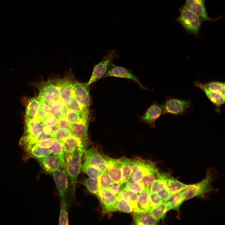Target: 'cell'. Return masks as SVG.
<instances>
[{"label": "cell", "mask_w": 225, "mask_h": 225, "mask_svg": "<svg viewBox=\"0 0 225 225\" xmlns=\"http://www.w3.org/2000/svg\"><path fill=\"white\" fill-rule=\"evenodd\" d=\"M85 147L77 148L74 153L65 159L66 168L71 182V193L75 195L77 178L82 168V160L85 151Z\"/></svg>", "instance_id": "obj_1"}, {"label": "cell", "mask_w": 225, "mask_h": 225, "mask_svg": "<svg viewBox=\"0 0 225 225\" xmlns=\"http://www.w3.org/2000/svg\"><path fill=\"white\" fill-rule=\"evenodd\" d=\"M179 15L176 21L188 32L198 35L202 23L200 18L184 5L179 8Z\"/></svg>", "instance_id": "obj_2"}, {"label": "cell", "mask_w": 225, "mask_h": 225, "mask_svg": "<svg viewBox=\"0 0 225 225\" xmlns=\"http://www.w3.org/2000/svg\"><path fill=\"white\" fill-rule=\"evenodd\" d=\"M31 85L38 90V96L49 106L53 102L59 98L57 78L32 82Z\"/></svg>", "instance_id": "obj_3"}, {"label": "cell", "mask_w": 225, "mask_h": 225, "mask_svg": "<svg viewBox=\"0 0 225 225\" xmlns=\"http://www.w3.org/2000/svg\"><path fill=\"white\" fill-rule=\"evenodd\" d=\"M212 175L210 173L202 180L194 184L187 185L181 190L185 200H188L197 196H203L213 190L211 182Z\"/></svg>", "instance_id": "obj_4"}, {"label": "cell", "mask_w": 225, "mask_h": 225, "mask_svg": "<svg viewBox=\"0 0 225 225\" xmlns=\"http://www.w3.org/2000/svg\"><path fill=\"white\" fill-rule=\"evenodd\" d=\"M157 168L155 163L151 160L138 158L132 159L131 179L140 182L145 175Z\"/></svg>", "instance_id": "obj_5"}, {"label": "cell", "mask_w": 225, "mask_h": 225, "mask_svg": "<svg viewBox=\"0 0 225 225\" xmlns=\"http://www.w3.org/2000/svg\"><path fill=\"white\" fill-rule=\"evenodd\" d=\"M192 103L190 100L168 98L162 105L163 114L169 113L180 115L190 108Z\"/></svg>", "instance_id": "obj_6"}, {"label": "cell", "mask_w": 225, "mask_h": 225, "mask_svg": "<svg viewBox=\"0 0 225 225\" xmlns=\"http://www.w3.org/2000/svg\"><path fill=\"white\" fill-rule=\"evenodd\" d=\"M117 56L115 50L111 51L105 56L102 60L94 67L88 84L90 85L102 77L107 72L111 62Z\"/></svg>", "instance_id": "obj_7"}, {"label": "cell", "mask_w": 225, "mask_h": 225, "mask_svg": "<svg viewBox=\"0 0 225 225\" xmlns=\"http://www.w3.org/2000/svg\"><path fill=\"white\" fill-rule=\"evenodd\" d=\"M205 0H186L185 7L197 15L202 23L204 22H214L218 20L212 18L208 14L205 7Z\"/></svg>", "instance_id": "obj_8"}, {"label": "cell", "mask_w": 225, "mask_h": 225, "mask_svg": "<svg viewBox=\"0 0 225 225\" xmlns=\"http://www.w3.org/2000/svg\"><path fill=\"white\" fill-rule=\"evenodd\" d=\"M84 153V162L97 167L102 172L106 170V155L101 154L94 147L85 150Z\"/></svg>", "instance_id": "obj_9"}, {"label": "cell", "mask_w": 225, "mask_h": 225, "mask_svg": "<svg viewBox=\"0 0 225 225\" xmlns=\"http://www.w3.org/2000/svg\"><path fill=\"white\" fill-rule=\"evenodd\" d=\"M90 85L87 82H81L76 80L73 88V97L82 105L88 107L90 103Z\"/></svg>", "instance_id": "obj_10"}, {"label": "cell", "mask_w": 225, "mask_h": 225, "mask_svg": "<svg viewBox=\"0 0 225 225\" xmlns=\"http://www.w3.org/2000/svg\"><path fill=\"white\" fill-rule=\"evenodd\" d=\"M100 201L104 213L114 211L117 196L107 188L99 189L97 195Z\"/></svg>", "instance_id": "obj_11"}, {"label": "cell", "mask_w": 225, "mask_h": 225, "mask_svg": "<svg viewBox=\"0 0 225 225\" xmlns=\"http://www.w3.org/2000/svg\"><path fill=\"white\" fill-rule=\"evenodd\" d=\"M51 174L61 199H65L68 188V174L66 169L61 168Z\"/></svg>", "instance_id": "obj_12"}, {"label": "cell", "mask_w": 225, "mask_h": 225, "mask_svg": "<svg viewBox=\"0 0 225 225\" xmlns=\"http://www.w3.org/2000/svg\"><path fill=\"white\" fill-rule=\"evenodd\" d=\"M72 78L65 76L62 78H57L59 99L63 102L73 96V88L75 81Z\"/></svg>", "instance_id": "obj_13"}, {"label": "cell", "mask_w": 225, "mask_h": 225, "mask_svg": "<svg viewBox=\"0 0 225 225\" xmlns=\"http://www.w3.org/2000/svg\"><path fill=\"white\" fill-rule=\"evenodd\" d=\"M109 77H114L131 79L135 82L142 88H145V87L136 76L129 70L123 67L114 65H112L102 78Z\"/></svg>", "instance_id": "obj_14"}, {"label": "cell", "mask_w": 225, "mask_h": 225, "mask_svg": "<svg viewBox=\"0 0 225 225\" xmlns=\"http://www.w3.org/2000/svg\"><path fill=\"white\" fill-rule=\"evenodd\" d=\"M36 159L42 170L46 174H51L54 172L61 168H64L60 159L52 155H50L46 157Z\"/></svg>", "instance_id": "obj_15"}, {"label": "cell", "mask_w": 225, "mask_h": 225, "mask_svg": "<svg viewBox=\"0 0 225 225\" xmlns=\"http://www.w3.org/2000/svg\"><path fill=\"white\" fill-rule=\"evenodd\" d=\"M106 171L114 182L120 183L121 179L122 173L119 159L112 158L107 156H106Z\"/></svg>", "instance_id": "obj_16"}, {"label": "cell", "mask_w": 225, "mask_h": 225, "mask_svg": "<svg viewBox=\"0 0 225 225\" xmlns=\"http://www.w3.org/2000/svg\"><path fill=\"white\" fill-rule=\"evenodd\" d=\"M88 118H82L71 124L69 130L76 137L86 143L88 139Z\"/></svg>", "instance_id": "obj_17"}, {"label": "cell", "mask_w": 225, "mask_h": 225, "mask_svg": "<svg viewBox=\"0 0 225 225\" xmlns=\"http://www.w3.org/2000/svg\"><path fill=\"white\" fill-rule=\"evenodd\" d=\"M163 114L162 105L157 103L151 105L141 118V120L152 127H155L157 119Z\"/></svg>", "instance_id": "obj_18"}, {"label": "cell", "mask_w": 225, "mask_h": 225, "mask_svg": "<svg viewBox=\"0 0 225 225\" xmlns=\"http://www.w3.org/2000/svg\"><path fill=\"white\" fill-rule=\"evenodd\" d=\"M61 141L62 144L65 159L71 155L77 148L85 147L86 145V143L75 136L68 137Z\"/></svg>", "instance_id": "obj_19"}, {"label": "cell", "mask_w": 225, "mask_h": 225, "mask_svg": "<svg viewBox=\"0 0 225 225\" xmlns=\"http://www.w3.org/2000/svg\"><path fill=\"white\" fill-rule=\"evenodd\" d=\"M194 85L203 91L209 100L217 107L218 111H219V108L225 102V96L218 93L208 90L202 84L198 81L193 82Z\"/></svg>", "instance_id": "obj_20"}, {"label": "cell", "mask_w": 225, "mask_h": 225, "mask_svg": "<svg viewBox=\"0 0 225 225\" xmlns=\"http://www.w3.org/2000/svg\"><path fill=\"white\" fill-rule=\"evenodd\" d=\"M44 126L42 122L34 118H25L24 135L36 137L43 131Z\"/></svg>", "instance_id": "obj_21"}, {"label": "cell", "mask_w": 225, "mask_h": 225, "mask_svg": "<svg viewBox=\"0 0 225 225\" xmlns=\"http://www.w3.org/2000/svg\"><path fill=\"white\" fill-rule=\"evenodd\" d=\"M132 213L133 222L136 225H157L158 221L149 212L140 211Z\"/></svg>", "instance_id": "obj_22"}, {"label": "cell", "mask_w": 225, "mask_h": 225, "mask_svg": "<svg viewBox=\"0 0 225 225\" xmlns=\"http://www.w3.org/2000/svg\"><path fill=\"white\" fill-rule=\"evenodd\" d=\"M67 110H72L78 113L82 118H88L89 107H84L75 99L73 96L67 98L64 102Z\"/></svg>", "instance_id": "obj_23"}, {"label": "cell", "mask_w": 225, "mask_h": 225, "mask_svg": "<svg viewBox=\"0 0 225 225\" xmlns=\"http://www.w3.org/2000/svg\"><path fill=\"white\" fill-rule=\"evenodd\" d=\"M22 100L26 106L25 118H33L39 106L38 96L31 98L24 97L22 98Z\"/></svg>", "instance_id": "obj_24"}, {"label": "cell", "mask_w": 225, "mask_h": 225, "mask_svg": "<svg viewBox=\"0 0 225 225\" xmlns=\"http://www.w3.org/2000/svg\"><path fill=\"white\" fill-rule=\"evenodd\" d=\"M184 201L183 194L180 191L172 193L164 201L167 205L168 211L172 210L178 212Z\"/></svg>", "instance_id": "obj_25"}, {"label": "cell", "mask_w": 225, "mask_h": 225, "mask_svg": "<svg viewBox=\"0 0 225 225\" xmlns=\"http://www.w3.org/2000/svg\"><path fill=\"white\" fill-rule=\"evenodd\" d=\"M27 154L36 159L46 157L51 154L50 149L41 147L36 144L24 148Z\"/></svg>", "instance_id": "obj_26"}, {"label": "cell", "mask_w": 225, "mask_h": 225, "mask_svg": "<svg viewBox=\"0 0 225 225\" xmlns=\"http://www.w3.org/2000/svg\"><path fill=\"white\" fill-rule=\"evenodd\" d=\"M118 196L125 200L131 205L133 208V212L142 211L138 206V195L137 193L128 189H122Z\"/></svg>", "instance_id": "obj_27"}, {"label": "cell", "mask_w": 225, "mask_h": 225, "mask_svg": "<svg viewBox=\"0 0 225 225\" xmlns=\"http://www.w3.org/2000/svg\"><path fill=\"white\" fill-rule=\"evenodd\" d=\"M52 138H53L52 134H47L42 131L35 137L24 135L20 139L19 144L25 148L43 140Z\"/></svg>", "instance_id": "obj_28"}, {"label": "cell", "mask_w": 225, "mask_h": 225, "mask_svg": "<svg viewBox=\"0 0 225 225\" xmlns=\"http://www.w3.org/2000/svg\"><path fill=\"white\" fill-rule=\"evenodd\" d=\"M121 164L122 173L121 179L120 183L123 184L130 179L131 177L132 159L122 158L119 159Z\"/></svg>", "instance_id": "obj_29"}, {"label": "cell", "mask_w": 225, "mask_h": 225, "mask_svg": "<svg viewBox=\"0 0 225 225\" xmlns=\"http://www.w3.org/2000/svg\"><path fill=\"white\" fill-rule=\"evenodd\" d=\"M67 110L64 102L59 98L55 100L49 106V111L57 119L65 115Z\"/></svg>", "instance_id": "obj_30"}, {"label": "cell", "mask_w": 225, "mask_h": 225, "mask_svg": "<svg viewBox=\"0 0 225 225\" xmlns=\"http://www.w3.org/2000/svg\"><path fill=\"white\" fill-rule=\"evenodd\" d=\"M150 188H144L138 195L137 203L138 208L142 211L149 212L151 209L149 202Z\"/></svg>", "instance_id": "obj_31"}, {"label": "cell", "mask_w": 225, "mask_h": 225, "mask_svg": "<svg viewBox=\"0 0 225 225\" xmlns=\"http://www.w3.org/2000/svg\"><path fill=\"white\" fill-rule=\"evenodd\" d=\"M168 172H163L160 173L158 178L152 184L150 189V192L157 193L163 189L166 186L168 179L170 177Z\"/></svg>", "instance_id": "obj_32"}, {"label": "cell", "mask_w": 225, "mask_h": 225, "mask_svg": "<svg viewBox=\"0 0 225 225\" xmlns=\"http://www.w3.org/2000/svg\"><path fill=\"white\" fill-rule=\"evenodd\" d=\"M50 149L51 154L58 158L61 162L63 167L66 169L65 157L62 142L55 139Z\"/></svg>", "instance_id": "obj_33"}, {"label": "cell", "mask_w": 225, "mask_h": 225, "mask_svg": "<svg viewBox=\"0 0 225 225\" xmlns=\"http://www.w3.org/2000/svg\"><path fill=\"white\" fill-rule=\"evenodd\" d=\"M168 211L166 203L164 202H162L152 208L149 212L153 218L158 222L160 219L164 218Z\"/></svg>", "instance_id": "obj_34"}, {"label": "cell", "mask_w": 225, "mask_h": 225, "mask_svg": "<svg viewBox=\"0 0 225 225\" xmlns=\"http://www.w3.org/2000/svg\"><path fill=\"white\" fill-rule=\"evenodd\" d=\"M160 174L157 168L145 175L140 182L142 184L144 188H150L153 182L159 177Z\"/></svg>", "instance_id": "obj_35"}, {"label": "cell", "mask_w": 225, "mask_h": 225, "mask_svg": "<svg viewBox=\"0 0 225 225\" xmlns=\"http://www.w3.org/2000/svg\"><path fill=\"white\" fill-rule=\"evenodd\" d=\"M84 186L91 193L97 195L99 190V186L98 179L89 178L81 181H77Z\"/></svg>", "instance_id": "obj_36"}, {"label": "cell", "mask_w": 225, "mask_h": 225, "mask_svg": "<svg viewBox=\"0 0 225 225\" xmlns=\"http://www.w3.org/2000/svg\"><path fill=\"white\" fill-rule=\"evenodd\" d=\"M187 185L180 182L173 177L168 179L165 187L171 194L182 190L186 187Z\"/></svg>", "instance_id": "obj_37"}, {"label": "cell", "mask_w": 225, "mask_h": 225, "mask_svg": "<svg viewBox=\"0 0 225 225\" xmlns=\"http://www.w3.org/2000/svg\"><path fill=\"white\" fill-rule=\"evenodd\" d=\"M82 168L83 172L89 178L98 179L102 172L97 167L84 162L82 164Z\"/></svg>", "instance_id": "obj_38"}, {"label": "cell", "mask_w": 225, "mask_h": 225, "mask_svg": "<svg viewBox=\"0 0 225 225\" xmlns=\"http://www.w3.org/2000/svg\"><path fill=\"white\" fill-rule=\"evenodd\" d=\"M60 204L59 224L68 225L69 219L68 204L65 199H61Z\"/></svg>", "instance_id": "obj_39"}, {"label": "cell", "mask_w": 225, "mask_h": 225, "mask_svg": "<svg viewBox=\"0 0 225 225\" xmlns=\"http://www.w3.org/2000/svg\"><path fill=\"white\" fill-rule=\"evenodd\" d=\"M38 97L39 106L34 118L42 122L46 114L49 112V106L40 98Z\"/></svg>", "instance_id": "obj_40"}, {"label": "cell", "mask_w": 225, "mask_h": 225, "mask_svg": "<svg viewBox=\"0 0 225 225\" xmlns=\"http://www.w3.org/2000/svg\"><path fill=\"white\" fill-rule=\"evenodd\" d=\"M119 211L127 213H132L133 209L131 205L125 200L117 196L114 208V211Z\"/></svg>", "instance_id": "obj_41"}, {"label": "cell", "mask_w": 225, "mask_h": 225, "mask_svg": "<svg viewBox=\"0 0 225 225\" xmlns=\"http://www.w3.org/2000/svg\"><path fill=\"white\" fill-rule=\"evenodd\" d=\"M205 87L211 91L225 96V83L219 81H212L204 84Z\"/></svg>", "instance_id": "obj_42"}, {"label": "cell", "mask_w": 225, "mask_h": 225, "mask_svg": "<svg viewBox=\"0 0 225 225\" xmlns=\"http://www.w3.org/2000/svg\"><path fill=\"white\" fill-rule=\"evenodd\" d=\"M98 180L99 189L106 188L114 183L106 170L101 172Z\"/></svg>", "instance_id": "obj_43"}, {"label": "cell", "mask_w": 225, "mask_h": 225, "mask_svg": "<svg viewBox=\"0 0 225 225\" xmlns=\"http://www.w3.org/2000/svg\"><path fill=\"white\" fill-rule=\"evenodd\" d=\"M52 135L53 138L60 141L70 137L75 136L69 130L61 128L57 129Z\"/></svg>", "instance_id": "obj_44"}, {"label": "cell", "mask_w": 225, "mask_h": 225, "mask_svg": "<svg viewBox=\"0 0 225 225\" xmlns=\"http://www.w3.org/2000/svg\"><path fill=\"white\" fill-rule=\"evenodd\" d=\"M144 188L141 182H136L132 180H129L126 182L122 189H128L137 193L141 192Z\"/></svg>", "instance_id": "obj_45"}, {"label": "cell", "mask_w": 225, "mask_h": 225, "mask_svg": "<svg viewBox=\"0 0 225 225\" xmlns=\"http://www.w3.org/2000/svg\"><path fill=\"white\" fill-rule=\"evenodd\" d=\"M44 125L54 126L57 125L58 119L50 112H48L42 122Z\"/></svg>", "instance_id": "obj_46"}, {"label": "cell", "mask_w": 225, "mask_h": 225, "mask_svg": "<svg viewBox=\"0 0 225 225\" xmlns=\"http://www.w3.org/2000/svg\"><path fill=\"white\" fill-rule=\"evenodd\" d=\"M65 116L71 124L75 123L82 118L78 113L70 110H67Z\"/></svg>", "instance_id": "obj_47"}, {"label": "cell", "mask_w": 225, "mask_h": 225, "mask_svg": "<svg viewBox=\"0 0 225 225\" xmlns=\"http://www.w3.org/2000/svg\"><path fill=\"white\" fill-rule=\"evenodd\" d=\"M163 201L156 193L150 192L149 202L151 209L162 202Z\"/></svg>", "instance_id": "obj_48"}, {"label": "cell", "mask_w": 225, "mask_h": 225, "mask_svg": "<svg viewBox=\"0 0 225 225\" xmlns=\"http://www.w3.org/2000/svg\"><path fill=\"white\" fill-rule=\"evenodd\" d=\"M71 124L65 115L58 119L57 125L59 128H64L69 130Z\"/></svg>", "instance_id": "obj_49"}, {"label": "cell", "mask_w": 225, "mask_h": 225, "mask_svg": "<svg viewBox=\"0 0 225 225\" xmlns=\"http://www.w3.org/2000/svg\"><path fill=\"white\" fill-rule=\"evenodd\" d=\"M123 187L122 184L120 182L118 183L114 182L106 188L118 195L122 189Z\"/></svg>", "instance_id": "obj_50"}, {"label": "cell", "mask_w": 225, "mask_h": 225, "mask_svg": "<svg viewBox=\"0 0 225 225\" xmlns=\"http://www.w3.org/2000/svg\"><path fill=\"white\" fill-rule=\"evenodd\" d=\"M54 139L53 138L46 139L39 142L36 144L42 148H49L53 145Z\"/></svg>", "instance_id": "obj_51"}, {"label": "cell", "mask_w": 225, "mask_h": 225, "mask_svg": "<svg viewBox=\"0 0 225 225\" xmlns=\"http://www.w3.org/2000/svg\"><path fill=\"white\" fill-rule=\"evenodd\" d=\"M157 193L159 197L164 201L172 194L166 187Z\"/></svg>", "instance_id": "obj_52"}, {"label": "cell", "mask_w": 225, "mask_h": 225, "mask_svg": "<svg viewBox=\"0 0 225 225\" xmlns=\"http://www.w3.org/2000/svg\"><path fill=\"white\" fill-rule=\"evenodd\" d=\"M58 128V125L54 126H49L44 125L43 131L47 134H51Z\"/></svg>", "instance_id": "obj_53"}]
</instances>
